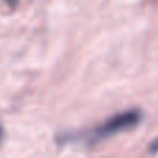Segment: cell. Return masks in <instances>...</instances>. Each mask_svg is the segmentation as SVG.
<instances>
[{"instance_id":"cell-2","label":"cell","mask_w":158,"mask_h":158,"mask_svg":"<svg viewBox=\"0 0 158 158\" xmlns=\"http://www.w3.org/2000/svg\"><path fill=\"white\" fill-rule=\"evenodd\" d=\"M148 151H150L151 154H157L158 153V137L156 140H153V142H151V144L148 146Z\"/></svg>"},{"instance_id":"cell-1","label":"cell","mask_w":158,"mask_h":158,"mask_svg":"<svg viewBox=\"0 0 158 158\" xmlns=\"http://www.w3.org/2000/svg\"><path fill=\"white\" fill-rule=\"evenodd\" d=\"M142 118H143V112L137 108L123 111L121 114H117L114 117L108 118L106 122H103L94 131L90 132L89 136H87V140L92 143L101 142V140L115 136V135L121 133V132L129 131V129L139 125Z\"/></svg>"}]
</instances>
